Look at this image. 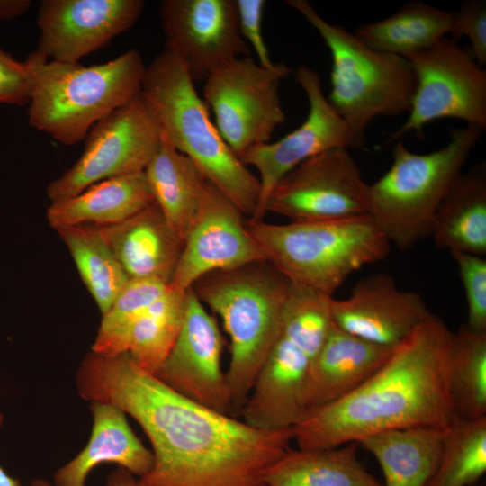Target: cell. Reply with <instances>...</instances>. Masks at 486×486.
I'll use <instances>...</instances> for the list:
<instances>
[{
    "instance_id": "obj_1",
    "label": "cell",
    "mask_w": 486,
    "mask_h": 486,
    "mask_svg": "<svg viewBox=\"0 0 486 486\" xmlns=\"http://www.w3.org/2000/svg\"><path fill=\"white\" fill-rule=\"evenodd\" d=\"M76 386L89 402L119 407L148 436L153 464L140 486H266V469L293 441L292 428H258L185 398L127 353L90 351Z\"/></svg>"
},
{
    "instance_id": "obj_2",
    "label": "cell",
    "mask_w": 486,
    "mask_h": 486,
    "mask_svg": "<svg viewBox=\"0 0 486 486\" xmlns=\"http://www.w3.org/2000/svg\"><path fill=\"white\" fill-rule=\"evenodd\" d=\"M453 337L448 326L430 313L361 386L305 414L292 427L297 447L357 444L392 429H448L458 418L449 387Z\"/></svg>"
},
{
    "instance_id": "obj_3",
    "label": "cell",
    "mask_w": 486,
    "mask_h": 486,
    "mask_svg": "<svg viewBox=\"0 0 486 486\" xmlns=\"http://www.w3.org/2000/svg\"><path fill=\"white\" fill-rule=\"evenodd\" d=\"M194 82L180 57L165 49L146 67L140 94L166 139L251 219L260 197L258 177L226 144Z\"/></svg>"
},
{
    "instance_id": "obj_4",
    "label": "cell",
    "mask_w": 486,
    "mask_h": 486,
    "mask_svg": "<svg viewBox=\"0 0 486 486\" xmlns=\"http://www.w3.org/2000/svg\"><path fill=\"white\" fill-rule=\"evenodd\" d=\"M290 281L268 261L210 273L191 287L230 337L226 381L233 416L241 410L282 328Z\"/></svg>"
},
{
    "instance_id": "obj_5",
    "label": "cell",
    "mask_w": 486,
    "mask_h": 486,
    "mask_svg": "<svg viewBox=\"0 0 486 486\" xmlns=\"http://www.w3.org/2000/svg\"><path fill=\"white\" fill-rule=\"evenodd\" d=\"M25 61L32 79L29 122L66 146L139 94L146 69L136 50L94 66L50 60L35 50Z\"/></svg>"
},
{
    "instance_id": "obj_6",
    "label": "cell",
    "mask_w": 486,
    "mask_h": 486,
    "mask_svg": "<svg viewBox=\"0 0 486 486\" xmlns=\"http://www.w3.org/2000/svg\"><path fill=\"white\" fill-rule=\"evenodd\" d=\"M246 225L291 284L328 296L353 273L385 258L391 247L368 215L286 224L247 219Z\"/></svg>"
},
{
    "instance_id": "obj_7",
    "label": "cell",
    "mask_w": 486,
    "mask_h": 486,
    "mask_svg": "<svg viewBox=\"0 0 486 486\" xmlns=\"http://www.w3.org/2000/svg\"><path fill=\"white\" fill-rule=\"evenodd\" d=\"M482 134L466 125L450 130L449 142L418 154L397 141L392 164L369 184L367 215L390 244L408 250L429 236L434 216Z\"/></svg>"
},
{
    "instance_id": "obj_8",
    "label": "cell",
    "mask_w": 486,
    "mask_h": 486,
    "mask_svg": "<svg viewBox=\"0 0 486 486\" xmlns=\"http://www.w3.org/2000/svg\"><path fill=\"white\" fill-rule=\"evenodd\" d=\"M285 4L304 17L330 51L328 101L347 126L354 148L363 144L374 118L409 112L416 76L406 58L368 47L355 33L327 22L307 0Z\"/></svg>"
},
{
    "instance_id": "obj_9",
    "label": "cell",
    "mask_w": 486,
    "mask_h": 486,
    "mask_svg": "<svg viewBox=\"0 0 486 486\" xmlns=\"http://www.w3.org/2000/svg\"><path fill=\"white\" fill-rule=\"evenodd\" d=\"M332 298L291 284L280 334L240 413L246 423L282 429L302 418L308 374L333 325Z\"/></svg>"
},
{
    "instance_id": "obj_10",
    "label": "cell",
    "mask_w": 486,
    "mask_h": 486,
    "mask_svg": "<svg viewBox=\"0 0 486 486\" xmlns=\"http://www.w3.org/2000/svg\"><path fill=\"white\" fill-rule=\"evenodd\" d=\"M406 58L416 76V89L406 122L389 142L409 132L422 135L428 123L446 118L486 129V70L477 64L469 49L445 37Z\"/></svg>"
},
{
    "instance_id": "obj_11",
    "label": "cell",
    "mask_w": 486,
    "mask_h": 486,
    "mask_svg": "<svg viewBox=\"0 0 486 486\" xmlns=\"http://www.w3.org/2000/svg\"><path fill=\"white\" fill-rule=\"evenodd\" d=\"M290 71L284 64L263 68L248 56L225 63L204 80L203 101L238 158L250 148L269 142L285 121L279 86Z\"/></svg>"
},
{
    "instance_id": "obj_12",
    "label": "cell",
    "mask_w": 486,
    "mask_h": 486,
    "mask_svg": "<svg viewBox=\"0 0 486 486\" xmlns=\"http://www.w3.org/2000/svg\"><path fill=\"white\" fill-rule=\"evenodd\" d=\"M75 162L47 187L50 202L105 179L143 172L158 150L161 130L140 94L97 122Z\"/></svg>"
},
{
    "instance_id": "obj_13",
    "label": "cell",
    "mask_w": 486,
    "mask_h": 486,
    "mask_svg": "<svg viewBox=\"0 0 486 486\" xmlns=\"http://www.w3.org/2000/svg\"><path fill=\"white\" fill-rule=\"evenodd\" d=\"M369 184L347 148H335L294 167L270 194L266 212L292 222L367 215Z\"/></svg>"
},
{
    "instance_id": "obj_14",
    "label": "cell",
    "mask_w": 486,
    "mask_h": 486,
    "mask_svg": "<svg viewBox=\"0 0 486 486\" xmlns=\"http://www.w3.org/2000/svg\"><path fill=\"white\" fill-rule=\"evenodd\" d=\"M294 76L309 104L305 121L281 140L254 146L239 157L244 165L254 166L259 174L260 197L251 220H264L270 194L301 163L331 148H354L347 126L322 92L320 75L299 67Z\"/></svg>"
},
{
    "instance_id": "obj_15",
    "label": "cell",
    "mask_w": 486,
    "mask_h": 486,
    "mask_svg": "<svg viewBox=\"0 0 486 486\" xmlns=\"http://www.w3.org/2000/svg\"><path fill=\"white\" fill-rule=\"evenodd\" d=\"M158 15L166 50L180 57L194 81L249 56L239 34L236 0H163Z\"/></svg>"
},
{
    "instance_id": "obj_16",
    "label": "cell",
    "mask_w": 486,
    "mask_h": 486,
    "mask_svg": "<svg viewBox=\"0 0 486 486\" xmlns=\"http://www.w3.org/2000/svg\"><path fill=\"white\" fill-rule=\"evenodd\" d=\"M223 346L224 339L216 319L189 288L178 337L154 375L185 398L233 416L226 375L221 368Z\"/></svg>"
},
{
    "instance_id": "obj_17",
    "label": "cell",
    "mask_w": 486,
    "mask_h": 486,
    "mask_svg": "<svg viewBox=\"0 0 486 486\" xmlns=\"http://www.w3.org/2000/svg\"><path fill=\"white\" fill-rule=\"evenodd\" d=\"M244 219L238 208L207 181L200 209L184 240L170 284L188 290L210 273L266 261Z\"/></svg>"
},
{
    "instance_id": "obj_18",
    "label": "cell",
    "mask_w": 486,
    "mask_h": 486,
    "mask_svg": "<svg viewBox=\"0 0 486 486\" xmlns=\"http://www.w3.org/2000/svg\"><path fill=\"white\" fill-rule=\"evenodd\" d=\"M144 5L141 0H43L35 51L50 60L78 63L131 28Z\"/></svg>"
},
{
    "instance_id": "obj_19",
    "label": "cell",
    "mask_w": 486,
    "mask_h": 486,
    "mask_svg": "<svg viewBox=\"0 0 486 486\" xmlns=\"http://www.w3.org/2000/svg\"><path fill=\"white\" fill-rule=\"evenodd\" d=\"M331 315L341 329L372 344L395 348L431 313L414 292L402 290L384 273L360 280L344 299H331Z\"/></svg>"
},
{
    "instance_id": "obj_20",
    "label": "cell",
    "mask_w": 486,
    "mask_h": 486,
    "mask_svg": "<svg viewBox=\"0 0 486 486\" xmlns=\"http://www.w3.org/2000/svg\"><path fill=\"white\" fill-rule=\"evenodd\" d=\"M393 349L359 338L333 321L306 379L302 417L353 392L387 361Z\"/></svg>"
},
{
    "instance_id": "obj_21",
    "label": "cell",
    "mask_w": 486,
    "mask_h": 486,
    "mask_svg": "<svg viewBox=\"0 0 486 486\" xmlns=\"http://www.w3.org/2000/svg\"><path fill=\"white\" fill-rule=\"evenodd\" d=\"M93 427L86 446L53 473L54 486H86L97 465L116 464L140 478L153 464V454L132 431L126 413L119 407L92 401Z\"/></svg>"
},
{
    "instance_id": "obj_22",
    "label": "cell",
    "mask_w": 486,
    "mask_h": 486,
    "mask_svg": "<svg viewBox=\"0 0 486 486\" xmlns=\"http://www.w3.org/2000/svg\"><path fill=\"white\" fill-rule=\"evenodd\" d=\"M94 227L130 278L154 277L170 284L184 240L155 202L123 221Z\"/></svg>"
},
{
    "instance_id": "obj_23",
    "label": "cell",
    "mask_w": 486,
    "mask_h": 486,
    "mask_svg": "<svg viewBox=\"0 0 486 486\" xmlns=\"http://www.w3.org/2000/svg\"><path fill=\"white\" fill-rule=\"evenodd\" d=\"M152 202L154 198L143 171L103 180L74 196L52 202L46 218L55 230L82 225H112Z\"/></svg>"
},
{
    "instance_id": "obj_24",
    "label": "cell",
    "mask_w": 486,
    "mask_h": 486,
    "mask_svg": "<svg viewBox=\"0 0 486 486\" xmlns=\"http://www.w3.org/2000/svg\"><path fill=\"white\" fill-rule=\"evenodd\" d=\"M429 236L439 248L485 256L484 165L458 176L434 216Z\"/></svg>"
},
{
    "instance_id": "obj_25",
    "label": "cell",
    "mask_w": 486,
    "mask_h": 486,
    "mask_svg": "<svg viewBox=\"0 0 486 486\" xmlns=\"http://www.w3.org/2000/svg\"><path fill=\"white\" fill-rule=\"evenodd\" d=\"M144 172L155 203L172 230L184 240L200 209L205 176L162 133L159 147Z\"/></svg>"
},
{
    "instance_id": "obj_26",
    "label": "cell",
    "mask_w": 486,
    "mask_h": 486,
    "mask_svg": "<svg viewBox=\"0 0 486 486\" xmlns=\"http://www.w3.org/2000/svg\"><path fill=\"white\" fill-rule=\"evenodd\" d=\"M446 431L427 427L392 429L357 445L378 462L384 486H427L438 465Z\"/></svg>"
},
{
    "instance_id": "obj_27",
    "label": "cell",
    "mask_w": 486,
    "mask_h": 486,
    "mask_svg": "<svg viewBox=\"0 0 486 486\" xmlns=\"http://www.w3.org/2000/svg\"><path fill=\"white\" fill-rule=\"evenodd\" d=\"M357 444L291 449L266 469V486H384L360 463Z\"/></svg>"
},
{
    "instance_id": "obj_28",
    "label": "cell",
    "mask_w": 486,
    "mask_h": 486,
    "mask_svg": "<svg viewBox=\"0 0 486 486\" xmlns=\"http://www.w3.org/2000/svg\"><path fill=\"white\" fill-rule=\"evenodd\" d=\"M453 15V12L410 1L389 17L361 24L355 35L374 50L408 58L446 37Z\"/></svg>"
},
{
    "instance_id": "obj_29",
    "label": "cell",
    "mask_w": 486,
    "mask_h": 486,
    "mask_svg": "<svg viewBox=\"0 0 486 486\" xmlns=\"http://www.w3.org/2000/svg\"><path fill=\"white\" fill-rule=\"evenodd\" d=\"M56 231L100 312L104 314L130 278L95 227L73 226Z\"/></svg>"
},
{
    "instance_id": "obj_30",
    "label": "cell",
    "mask_w": 486,
    "mask_h": 486,
    "mask_svg": "<svg viewBox=\"0 0 486 486\" xmlns=\"http://www.w3.org/2000/svg\"><path fill=\"white\" fill-rule=\"evenodd\" d=\"M187 290L170 286L132 326L127 354L143 371L155 374L164 363L184 322Z\"/></svg>"
},
{
    "instance_id": "obj_31",
    "label": "cell",
    "mask_w": 486,
    "mask_h": 486,
    "mask_svg": "<svg viewBox=\"0 0 486 486\" xmlns=\"http://www.w3.org/2000/svg\"><path fill=\"white\" fill-rule=\"evenodd\" d=\"M449 387L458 417H486V332L465 325L454 332Z\"/></svg>"
},
{
    "instance_id": "obj_32",
    "label": "cell",
    "mask_w": 486,
    "mask_h": 486,
    "mask_svg": "<svg viewBox=\"0 0 486 486\" xmlns=\"http://www.w3.org/2000/svg\"><path fill=\"white\" fill-rule=\"evenodd\" d=\"M486 472V417H458L447 429L438 465L427 486H472Z\"/></svg>"
},
{
    "instance_id": "obj_33",
    "label": "cell",
    "mask_w": 486,
    "mask_h": 486,
    "mask_svg": "<svg viewBox=\"0 0 486 486\" xmlns=\"http://www.w3.org/2000/svg\"><path fill=\"white\" fill-rule=\"evenodd\" d=\"M171 284L154 277L130 278L102 320L91 351L108 356L127 353L130 329L135 321Z\"/></svg>"
},
{
    "instance_id": "obj_34",
    "label": "cell",
    "mask_w": 486,
    "mask_h": 486,
    "mask_svg": "<svg viewBox=\"0 0 486 486\" xmlns=\"http://www.w3.org/2000/svg\"><path fill=\"white\" fill-rule=\"evenodd\" d=\"M455 261L467 303V322L471 330L486 332V259L484 256L450 252Z\"/></svg>"
},
{
    "instance_id": "obj_35",
    "label": "cell",
    "mask_w": 486,
    "mask_h": 486,
    "mask_svg": "<svg viewBox=\"0 0 486 486\" xmlns=\"http://www.w3.org/2000/svg\"><path fill=\"white\" fill-rule=\"evenodd\" d=\"M457 40L463 37L470 40L469 50L477 64H486V2L467 0L458 12L454 13L450 32Z\"/></svg>"
},
{
    "instance_id": "obj_36",
    "label": "cell",
    "mask_w": 486,
    "mask_h": 486,
    "mask_svg": "<svg viewBox=\"0 0 486 486\" xmlns=\"http://www.w3.org/2000/svg\"><path fill=\"white\" fill-rule=\"evenodd\" d=\"M32 85L26 61H19L0 50V104L28 105Z\"/></svg>"
},
{
    "instance_id": "obj_37",
    "label": "cell",
    "mask_w": 486,
    "mask_h": 486,
    "mask_svg": "<svg viewBox=\"0 0 486 486\" xmlns=\"http://www.w3.org/2000/svg\"><path fill=\"white\" fill-rule=\"evenodd\" d=\"M239 34L252 49L257 63L266 68L275 64L271 60L269 51L262 34V17L266 1L236 0Z\"/></svg>"
},
{
    "instance_id": "obj_38",
    "label": "cell",
    "mask_w": 486,
    "mask_h": 486,
    "mask_svg": "<svg viewBox=\"0 0 486 486\" xmlns=\"http://www.w3.org/2000/svg\"><path fill=\"white\" fill-rule=\"evenodd\" d=\"M30 486H54L51 482L42 478H37L31 482ZM106 486H140L138 479L129 471L118 467L110 473Z\"/></svg>"
},
{
    "instance_id": "obj_39",
    "label": "cell",
    "mask_w": 486,
    "mask_h": 486,
    "mask_svg": "<svg viewBox=\"0 0 486 486\" xmlns=\"http://www.w3.org/2000/svg\"><path fill=\"white\" fill-rule=\"evenodd\" d=\"M30 0H0V20H12L23 14L31 6Z\"/></svg>"
},
{
    "instance_id": "obj_40",
    "label": "cell",
    "mask_w": 486,
    "mask_h": 486,
    "mask_svg": "<svg viewBox=\"0 0 486 486\" xmlns=\"http://www.w3.org/2000/svg\"><path fill=\"white\" fill-rule=\"evenodd\" d=\"M3 415L0 412V427L3 424ZM0 486H21L20 482L8 473L0 466Z\"/></svg>"
}]
</instances>
